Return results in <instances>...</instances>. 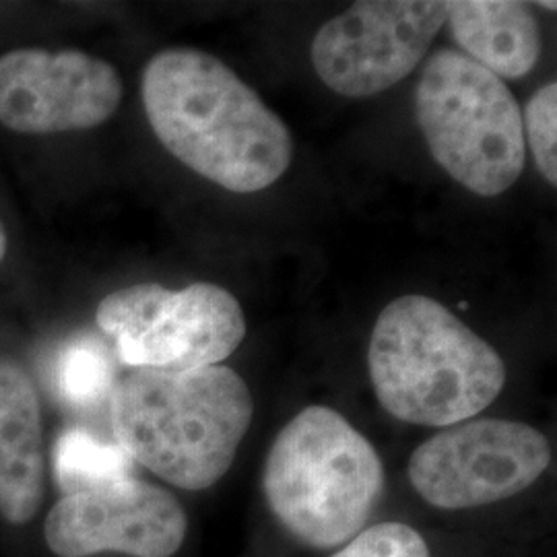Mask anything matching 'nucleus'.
<instances>
[{"mask_svg":"<svg viewBox=\"0 0 557 557\" xmlns=\"http://www.w3.org/2000/svg\"><path fill=\"white\" fill-rule=\"evenodd\" d=\"M135 460L119 444H110L73 428L54 446V478L64 496L98 490L135 478Z\"/></svg>","mask_w":557,"mask_h":557,"instance_id":"obj_13","label":"nucleus"},{"mask_svg":"<svg viewBox=\"0 0 557 557\" xmlns=\"http://www.w3.org/2000/svg\"><path fill=\"white\" fill-rule=\"evenodd\" d=\"M46 455L40 397L32 376L0 361V515L25 524L44 498Z\"/></svg>","mask_w":557,"mask_h":557,"instance_id":"obj_11","label":"nucleus"},{"mask_svg":"<svg viewBox=\"0 0 557 557\" xmlns=\"http://www.w3.org/2000/svg\"><path fill=\"white\" fill-rule=\"evenodd\" d=\"M98 324L135 370L188 372L220 366L246 337V317L227 289L195 283L180 292L139 283L101 299Z\"/></svg>","mask_w":557,"mask_h":557,"instance_id":"obj_6","label":"nucleus"},{"mask_svg":"<svg viewBox=\"0 0 557 557\" xmlns=\"http://www.w3.org/2000/svg\"><path fill=\"white\" fill-rule=\"evenodd\" d=\"M7 246H9V242H7V232H4V227H2V223H0V262L4 260Z\"/></svg>","mask_w":557,"mask_h":557,"instance_id":"obj_17","label":"nucleus"},{"mask_svg":"<svg viewBox=\"0 0 557 557\" xmlns=\"http://www.w3.org/2000/svg\"><path fill=\"white\" fill-rule=\"evenodd\" d=\"M52 388L73 409H89L114 393V363L100 338L69 341L52 363Z\"/></svg>","mask_w":557,"mask_h":557,"instance_id":"obj_14","label":"nucleus"},{"mask_svg":"<svg viewBox=\"0 0 557 557\" xmlns=\"http://www.w3.org/2000/svg\"><path fill=\"white\" fill-rule=\"evenodd\" d=\"M453 38L496 77L520 79L533 71L541 54L539 25L531 7L515 0L450 2Z\"/></svg>","mask_w":557,"mask_h":557,"instance_id":"obj_12","label":"nucleus"},{"mask_svg":"<svg viewBox=\"0 0 557 557\" xmlns=\"http://www.w3.org/2000/svg\"><path fill=\"white\" fill-rule=\"evenodd\" d=\"M140 96L161 145L232 193L273 186L294 156L285 122L220 59L168 48L147 62Z\"/></svg>","mask_w":557,"mask_h":557,"instance_id":"obj_1","label":"nucleus"},{"mask_svg":"<svg viewBox=\"0 0 557 557\" xmlns=\"http://www.w3.org/2000/svg\"><path fill=\"white\" fill-rule=\"evenodd\" d=\"M552 462L547 438L522 421L467 419L409 460L413 490L440 510H467L529 490Z\"/></svg>","mask_w":557,"mask_h":557,"instance_id":"obj_7","label":"nucleus"},{"mask_svg":"<svg viewBox=\"0 0 557 557\" xmlns=\"http://www.w3.org/2000/svg\"><path fill=\"white\" fill-rule=\"evenodd\" d=\"M557 85L556 81L543 85L537 94L529 100L522 128L527 131V139L531 145L533 158L539 172L552 186L557 184Z\"/></svg>","mask_w":557,"mask_h":557,"instance_id":"obj_15","label":"nucleus"},{"mask_svg":"<svg viewBox=\"0 0 557 557\" xmlns=\"http://www.w3.org/2000/svg\"><path fill=\"white\" fill-rule=\"evenodd\" d=\"M119 71L81 50L17 48L0 57V124L21 135L100 126L122 101Z\"/></svg>","mask_w":557,"mask_h":557,"instance_id":"obj_9","label":"nucleus"},{"mask_svg":"<svg viewBox=\"0 0 557 557\" xmlns=\"http://www.w3.org/2000/svg\"><path fill=\"white\" fill-rule=\"evenodd\" d=\"M262 492L292 537L312 549H333L366 529L384 492V467L347 419L312 405L278 432Z\"/></svg>","mask_w":557,"mask_h":557,"instance_id":"obj_4","label":"nucleus"},{"mask_svg":"<svg viewBox=\"0 0 557 557\" xmlns=\"http://www.w3.org/2000/svg\"><path fill=\"white\" fill-rule=\"evenodd\" d=\"M255 416L252 395L232 368L135 370L112 393L120 448L168 483L199 492L232 467Z\"/></svg>","mask_w":557,"mask_h":557,"instance_id":"obj_2","label":"nucleus"},{"mask_svg":"<svg viewBox=\"0 0 557 557\" xmlns=\"http://www.w3.org/2000/svg\"><path fill=\"white\" fill-rule=\"evenodd\" d=\"M186 529V512L174 494L131 478L64 496L46 518L44 535L60 557L103 552L172 557L182 547Z\"/></svg>","mask_w":557,"mask_h":557,"instance_id":"obj_10","label":"nucleus"},{"mask_svg":"<svg viewBox=\"0 0 557 557\" xmlns=\"http://www.w3.org/2000/svg\"><path fill=\"white\" fill-rule=\"evenodd\" d=\"M331 557H432L428 543L403 522H382L363 529Z\"/></svg>","mask_w":557,"mask_h":557,"instance_id":"obj_16","label":"nucleus"},{"mask_svg":"<svg viewBox=\"0 0 557 557\" xmlns=\"http://www.w3.org/2000/svg\"><path fill=\"white\" fill-rule=\"evenodd\" d=\"M539 7L543 9H549V11H556V2H537Z\"/></svg>","mask_w":557,"mask_h":557,"instance_id":"obj_18","label":"nucleus"},{"mask_svg":"<svg viewBox=\"0 0 557 557\" xmlns=\"http://www.w3.org/2000/svg\"><path fill=\"white\" fill-rule=\"evenodd\" d=\"M416 116L434 161L479 197H498L522 174L527 140L518 101L462 52L444 48L428 60Z\"/></svg>","mask_w":557,"mask_h":557,"instance_id":"obj_5","label":"nucleus"},{"mask_svg":"<svg viewBox=\"0 0 557 557\" xmlns=\"http://www.w3.org/2000/svg\"><path fill=\"white\" fill-rule=\"evenodd\" d=\"M368 366L384 411L432 428L475 418L506 382L498 351L446 306L418 294L380 312Z\"/></svg>","mask_w":557,"mask_h":557,"instance_id":"obj_3","label":"nucleus"},{"mask_svg":"<svg viewBox=\"0 0 557 557\" xmlns=\"http://www.w3.org/2000/svg\"><path fill=\"white\" fill-rule=\"evenodd\" d=\"M450 2L379 0L356 2L326 21L312 41L320 81L345 98H370L416 71Z\"/></svg>","mask_w":557,"mask_h":557,"instance_id":"obj_8","label":"nucleus"}]
</instances>
